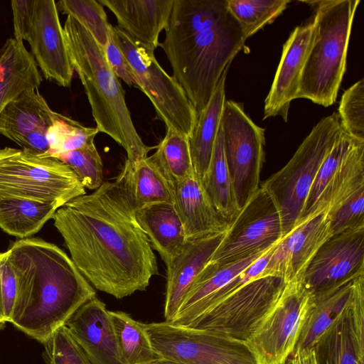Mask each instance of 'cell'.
<instances>
[{"instance_id": "cell-47", "label": "cell", "mask_w": 364, "mask_h": 364, "mask_svg": "<svg viewBox=\"0 0 364 364\" xmlns=\"http://www.w3.org/2000/svg\"><path fill=\"white\" fill-rule=\"evenodd\" d=\"M284 364H289V362H288V360H287V362H286L285 363H284Z\"/></svg>"}, {"instance_id": "cell-10", "label": "cell", "mask_w": 364, "mask_h": 364, "mask_svg": "<svg viewBox=\"0 0 364 364\" xmlns=\"http://www.w3.org/2000/svg\"><path fill=\"white\" fill-rule=\"evenodd\" d=\"M145 328L161 358L184 364H257L245 341L167 321Z\"/></svg>"}, {"instance_id": "cell-15", "label": "cell", "mask_w": 364, "mask_h": 364, "mask_svg": "<svg viewBox=\"0 0 364 364\" xmlns=\"http://www.w3.org/2000/svg\"><path fill=\"white\" fill-rule=\"evenodd\" d=\"M331 235L328 210L315 212L276 245L262 276H279L287 283L302 279L309 264Z\"/></svg>"}, {"instance_id": "cell-34", "label": "cell", "mask_w": 364, "mask_h": 364, "mask_svg": "<svg viewBox=\"0 0 364 364\" xmlns=\"http://www.w3.org/2000/svg\"><path fill=\"white\" fill-rule=\"evenodd\" d=\"M156 149L151 156L172 188L194 172L187 135L166 128L164 137Z\"/></svg>"}, {"instance_id": "cell-21", "label": "cell", "mask_w": 364, "mask_h": 364, "mask_svg": "<svg viewBox=\"0 0 364 364\" xmlns=\"http://www.w3.org/2000/svg\"><path fill=\"white\" fill-rule=\"evenodd\" d=\"M116 17L117 27L136 43L155 50L168 22L174 0H99Z\"/></svg>"}, {"instance_id": "cell-13", "label": "cell", "mask_w": 364, "mask_h": 364, "mask_svg": "<svg viewBox=\"0 0 364 364\" xmlns=\"http://www.w3.org/2000/svg\"><path fill=\"white\" fill-rule=\"evenodd\" d=\"M284 237L280 213L260 186L229 223L210 260L227 262L265 252Z\"/></svg>"}, {"instance_id": "cell-31", "label": "cell", "mask_w": 364, "mask_h": 364, "mask_svg": "<svg viewBox=\"0 0 364 364\" xmlns=\"http://www.w3.org/2000/svg\"><path fill=\"white\" fill-rule=\"evenodd\" d=\"M328 179L314 213L323 209L330 210L364 186V141H358L352 147L333 169Z\"/></svg>"}, {"instance_id": "cell-11", "label": "cell", "mask_w": 364, "mask_h": 364, "mask_svg": "<svg viewBox=\"0 0 364 364\" xmlns=\"http://www.w3.org/2000/svg\"><path fill=\"white\" fill-rule=\"evenodd\" d=\"M220 127L225 159L239 210L259 189L264 162V129L246 114L243 105L225 100Z\"/></svg>"}, {"instance_id": "cell-2", "label": "cell", "mask_w": 364, "mask_h": 364, "mask_svg": "<svg viewBox=\"0 0 364 364\" xmlns=\"http://www.w3.org/2000/svg\"><path fill=\"white\" fill-rule=\"evenodd\" d=\"M159 44L198 115L246 41L227 0H174Z\"/></svg>"}, {"instance_id": "cell-1", "label": "cell", "mask_w": 364, "mask_h": 364, "mask_svg": "<svg viewBox=\"0 0 364 364\" xmlns=\"http://www.w3.org/2000/svg\"><path fill=\"white\" fill-rule=\"evenodd\" d=\"M135 210L116 179L67 202L52 218L80 273L117 299L145 290L158 274L156 257Z\"/></svg>"}, {"instance_id": "cell-3", "label": "cell", "mask_w": 364, "mask_h": 364, "mask_svg": "<svg viewBox=\"0 0 364 364\" xmlns=\"http://www.w3.org/2000/svg\"><path fill=\"white\" fill-rule=\"evenodd\" d=\"M6 253L18 283L9 323L41 343L96 297L71 258L53 243L38 237L20 239Z\"/></svg>"}, {"instance_id": "cell-44", "label": "cell", "mask_w": 364, "mask_h": 364, "mask_svg": "<svg viewBox=\"0 0 364 364\" xmlns=\"http://www.w3.org/2000/svg\"><path fill=\"white\" fill-rule=\"evenodd\" d=\"M14 38L28 41L33 25L35 0H12Z\"/></svg>"}, {"instance_id": "cell-25", "label": "cell", "mask_w": 364, "mask_h": 364, "mask_svg": "<svg viewBox=\"0 0 364 364\" xmlns=\"http://www.w3.org/2000/svg\"><path fill=\"white\" fill-rule=\"evenodd\" d=\"M136 220L167 266L186 243L181 219L173 203H158L135 210Z\"/></svg>"}, {"instance_id": "cell-38", "label": "cell", "mask_w": 364, "mask_h": 364, "mask_svg": "<svg viewBox=\"0 0 364 364\" xmlns=\"http://www.w3.org/2000/svg\"><path fill=\"white\" fill-rule=\"evenodd\" d=\"M53 158L66 164L85 188L95 191L103 183V164L95 142Z\"/></svg>"}, {"instance_id": "cell-6", "label": "cell", "mask_w": 364, "mask_h": 364, "mask_svg": "<svg viewBox=\"0 0 364 364\" xmlns=\"http://www.w3.org/2000/svg\"><path fill=\"white\" fill-rule=\"evenodd\" d=\"M343 131L337 113L322 118L289 162L260 185L280 213L284 237L299 223L318 169Z\"/></svg>"}, {"instance_id": "cell-36", "label": "cell", "mask_w": 364, "mask_h": 364, "mask_svg": "<svg viewBox=\"0 0 364 364\" xmlns=\"http://www.w3.org/2000/svg\"><path fill=\"white\" fill-rule=\"evenodd\" d=\"M98 133L97 127H85L57 112L46 134L49 149L39 157L53 158L57 154L82 148L94 142Z\"/></svg>"}, {"instance_id": "cell-45", "label": "cell", "mask_w": 364, "mask_h": 364, "mask_svg": "<svg viewBox=\"0 0 364 364\" xmlns=\"http://www.w3.org/2000/svg\"><path fill=\"white\" fill-rule=\"evenodd\" d=\"M291 355L288 360L289 364H317L313 348L297 350Z\"/></svg>"}, {"instance_id": "cell-9", "label": "cell", "mask_w": 364, "mask_h": 364, "mask_svg": "<svg viewBox=\"0 0 364 364\" xmlns=\"http://www.w3.org/2000/svg\"><path fill=\"white\" fill-rule=\"evenodd\" d=\"M287 284L282 277L276 275L255 278L188 327L245 342L277 304Z\"/></svg>"}, {"instance_id": "cell-27", "label": "cell", "mask_w": 364, "mask_h": 364, "mask_svg": "<svg viewBox=\"0 0 364 364\" xmlns=\"http://www.w3.org/2000/svg\"><path fill=\"white\" fill-rule=\"evenodd\" d=\"M117 180L136 210L158 203H173V188L151 156L132 163L125 161Z\"/></svg>"}, {"instance_id": "cell-20", "label": "cell", "mask_w": 364, "mask_h": 364, "mask_svg": "<svg viewBox=\"0 0 364 364\" xmlns=\"http://www.w3.org/2000/svg\"><path fill=\"white\" fill-rule=\"evenodd\" d=\"M65 326L92 364H124L109 311L97 297L82 305Z\"/></svg>"}, {"instance_id": "cell-23", "label": "cell", "mask_w": 364, "mask_h": 364, "mask_svg": "<svg viewBox=\"0 0 364 364\" xmlns=\"http://www.w3.org/2000/svg\"><path fill=\"white\" fill-rule=\"evenodd\" d=\"M173 203L186 241L224 232L229 222L218 211L195 171L173 188Z\"/></svg>"}, {"instance_id": "cell-16", "label": "cell", "mask_w": 364, "mask_h": 364, "mask_svg": "<svg viewBox=\"0 0 364 364\" xmlns=\"http://www.w3.org/2000/svg\"><path fill=\"white\" fill-rule=\"evenodd\" d=\"M28 42L31 53L43 76L60 86L70 87L74 69L54 0H35Z\"/></svg>"}, {"instance_id": "cell-24", "label": "cell", "mask_w": 364, "mask_h": 364, "mask_svg": "<svg viewBox=\"0 0 364 364\" xmlns=\"http://www.w3.org/2000/svg\"><path fill=\"white\" fill-rule=\"evenodd\" d=\"M42 80L41 73L23 43L8 38L0 48V114L23 92L38 90Z\"/></svg>"}, {"instance_id": "cell-40", "label": "cell", "mask_w": 364, "mask_h": 364, "mask_svg": "<svg viewBox=\"0 0 364 364\" xmlns=\"http://www.w3.org/2000/svg\"><path fill=\"white\" fill-rule=\"evenodd\" d=\"M338 117L343 130L358 141H364V80L360 79L343 92Z\"/></svg>"}, {"instance_id": "cell-12", "label": "cell", "mask_w": 364, "mask_h": 364, "mask_svg": "<svg viewBox=\"0 0 364 364\" xmlns=\"http://www.w3.org/2000/svg\"><path fill=\"white\" fill-rule=\"evenodd\" d=\"M302 279L287 284L282 294L245 341L257 364H284L292 355L311 304Z\"/></svg>"}, {"instance_id": "cell-26", "label": "cell", "mask_w": 364, "mask_h": 364, "mask_svg": "<svg viewBox=\"0 0 364 364\" xmlns=\"http://www.w3.org/2000/svg\"><path fill=\"white\" fill-rule=\"evenodd\" d=\"M267 251L232 262L210 260L196 276L176 316L170 323L186 327L196 311L205 300L251 266Z\"/></svg>"}, {"instance_id": "cell-46", "label": "cell", "mask_w": 364, "mask_h": 364, "mask_svg": "<svg viewBox=\"0 0 364 364\" xmlns=\"http://www.w3.org/2000/svg\"><path fill=\"white\" fill-rule=\"evenodd\" d=\"M152 364H184V363L172 361V360L164 359V358H160Z\"/></svg>"}, {"instance_id": "cell-19", "label": "cell", "mask_w": 364, "mask_h": 364, "mask_svg": "<svg viewBox=\"0 0 364 364\" xmlns=\"http://www.w3.org/2000/svg\"><path fill=\"white\" fill-rule=\"evenodd\" d=\"M315 35L314 21L296 26L283 46L281 60L264 100L263 119L280 116L287 122L290 104L296 98L302 71Z\"/></svg>"}, {"instance_id": "cell-48", "label": "cell", "mask_w": 364, "mask_h": 364, "mask_svg": "<svg viewBox=\"0 0 364 364\" xmlns=\"http://www.w3.org/2000/svg\"><path fill=\"white\" fill-rule=\"evenodd\" d=\"M1 328H1V326H0V329H1Z\"/></svg>"}, {"instance_id": "cell-29", "label": "cell", "mask_w": 364, "mask_h": 364, "mask_svg": "<svg viewBox=\"0 0 364 364\" xmlns=\"http://www.w3.org/2000/svg\"><path fill=\"white\" fill-rule=\"evenodd\" d=\"M357 278L325 292L311 295L310 306L293 353L312 348L318 337L336 320L351 300Z\"/></svg>"}, {"instance_id": "cell-4", "label": "cell", "mask_w": 364, "mask_h": 364, "mask_svg": "<svg viewBox=\"0 0 364 364\" xmlns=\"http://www.w3.org/2000/svg\"><path fill=\"white\" fill-rule=\"evenodd\" d=\"M63 30L72 65L84 87L99 132L109 136L126 151V161L147 157L154 147L146 145L136 132L124 88L109 68L102 48L71 16L67 17Z\"/></svg>"}, {"instance_id": "cell-37", "label": "cell", "mask_w": 364, "mask_h": 364, "mask_svg": "<svg viewBox=\"0 0 364 364\" xmlns=\"http://www.w3.org/2000/svg\"><path fill=\"white\" fill-rule=\"evenodd\" d=\"M57 9L83 26L102 48L105 46L112 25L107 21L103 6L96 0H61Z\"/></svg>"}, {"instance_id": "cell-22", "label": "cell", "mask_w": 364, "mask_h": 364, "mask_svg": "<svg viewBox=\"0 0 364 364\" xmlns=\"http://www.w3.org/2000/svg\"><path fill=\"white\" fill-rule=\"evenodd\" d=\"M224 232L187 241L180 253L166 266L165 321L171 322L196 276L210 261Z\"/></svg>"}, {"instance_id": "cell-14", "label": "cell", "mask_w": 364, "mask_h": 364, "mask_svg": "<svg viewBox=\"0 0 364 364\" xmlns=\"http://www.w3.org/2000/svg\"><path fill=\"white\" fill-rule=\"evenodd\" d=\"M364 275V227L332 235L318 249L302 277L317 295Z\"/></svg>"}, {"instance_id": "cell-35", "label": "cell", "mask_w": 364, "mask_h": 364, "mask_svg": "<svg viewBox=\"0 0 364 364\" xmlns=\"http://www.w3.org/2000/svg\"><path fill=\"white\" fill-rule=\"evenodd\" d=\"M290 2L289 0H227V5L247 39L272 23Z\"/></svg>"}, {"instance_id": "cell-32", "label": "cell", "mask_w": 364, "mask_h": 364, "mask_svg": "<svg viewBox=\"0 0 364 364\" xmlns=\"http://www.w3.org/2000/svg\"><path fill=\"white\" fill-rule=\"evenodd\" d=\"M200 182L215 208L230 223L240 210L225 159L220 126L210 164Z\"/></svg>"}, {"instance_id": "cell-5", "label": "cell", "mask_w": 364, "mask_h": 364, "mask_svg": "<svg viewBox=\"0 0 364 364\" xmlns=\"http://www.w3.org/2000/svg\"><path fill=\"white\" fill-rule=\"evenodd\" d=\"M360 0L304 1L316 9L315 35L296 98L324 107L336 100L343 75L349 38Z\"/></svg>"}, {"instance_id": "cell-41", "label": "cell", "mask_w": 364, "mask_h": 364, "mask_svg": "<svg viewBox=\"0 0 364 364\" xmlns=\"http://www.w3.org/2000/svg\"><path fill=\"white\" fill-rule=\"evenodd\" d=\"M332 235L364 227V186L328 210Z\"/></svg>"}, {"instance_id": "cell-43", "label": "cell", "mask_w": 364, "mask_h": 364, "mask_svg": "<svg viewBox=\"0 0 364 364\" xmlns=\"http://www.w3.org/2000/svg\"><path fill=\"white\" fill-rule=\"evenodd\" d=\"M102 49L105 59L115 75L129 86L137 87L134 70L114 37L112 26L108 41Z\"/></svg>"}, {"instance_id": "cell-33", "label": "cell", "mask_w": 364, "mask_h": 364, "mask_svg": "<svg viewBox=\"0 0 364 364\" xmlns=\"http://www.w3.org/2000/svg\"><path fill=\"white\" fill-rule=\"evenodd\" d=\"M118 350L124 364H152L161 357L154 349L145 323L123 311H110Z\"/></svg>"}, {"instance_id": "cell-8", "label": "cell", "mask_w": 364, "mask_h": 364, "mask_svg": "<svg viewBox=\"0 0 364 364\" xmlns=\"http://www.w3.org/2000/svg\"><path fill=\"white\" fill-rule=\"evenodd\" d=\"M112 32L134 70L137 88L152 103L157 119L190 137L198 115L181 86L159 65L154 50L138 44L117 26H112Z\"/></svg>"}, {"instance_id": "cell-18", "label": "cell", "mask_w": 364, "mask_h": 364, "mask_svg": "<svg viewBox=\"0 0 364 364\" xmlns=\"http://www.w3.org/2000/svg\"><path fill=\"white\" fill-rule=\"evenodd\" d=\"M56 114L38 90H26L0 114V134L41 156L49 149L46 134Z\"/></svg>"}, {"instance_id": "cell-42", "label": "cell", "mask_w": 364, "mask_h": 364, "mask_svg": "<svg viewBox=\"0 0 364 364\" xmlns=\"http://www.w3.org/2000/svg\"><path fill=\"white\" fill-rule=\"evenodd\" d=\"M18 291V283L6 252L0 253V326L10 322Z\"/></svg>"}, {"instance_id": "cell-7", "label": "cell", "mask_w": 364, "mask_h": 364, "mask_svg": "<svg viewBox=\"0 0 364 364\" xmlns=\"http://www.w3.org/2000/svg\"><path fill=\"white\" fill-rule=\"evenodd\" d=\"M85 193L75 173L60 161L22 149H0V200L20 198L61 207Z\"/></svg>"}, {"instance_id": "cell-39", "label": "cell", "mask_w": 364, "mask_h": 364, "mask_svg": "<svg viewBox=\"0 0 364 364\" xmlns=\"http://www.w3.org/2000/svg\"><path fill=\"white\" fill-rule=\"evenodd\" d=\"M43 344L46 364H92L65 325Z\"/></svg>"}, {"instance_id": "cell-28", "label": "cell", "mask_w": 364, "mask_h": 364, "mask_svg": "<svg viewBox=\"0 0 364 364\" xmlns=\"http://www.w3.org/2000/svg\"><path fill=\"white\" fill-rule=\"evenodd\" d=\"M228 68L223 72L208 105L198 115L194 129L189 137L194 171L201 181L213 154L225 102V80Z\"/></svg>"}, {"instance_id": "cell-30", "label": "cell", "mask_w": 364, "mask_h": 364, "mask_svg": "<svg viewBox=\"0 0 364 364\" xmlns=\"http://www.w3.org/2000/svg\"><path fill=\"white\" fill-rule=\"evenodd\" d=\"M60 206L20 198L0 200V228L20 239L37 233Z\"/></svg>"}, {"instance_id": "cell-17", "label": "cell", "mask_w": 364, "mask_h": 364, "mask_svg": "<svg viewBox=\"0 0 364 364\" xmlns=\"http://www.w3.org/2000/svg\"><path fill=\"white\" fill-rule=\"evenodd\" d=\"M317 364H364V275L348 305L312 347Z\"/></svg>"}]
</instances>
